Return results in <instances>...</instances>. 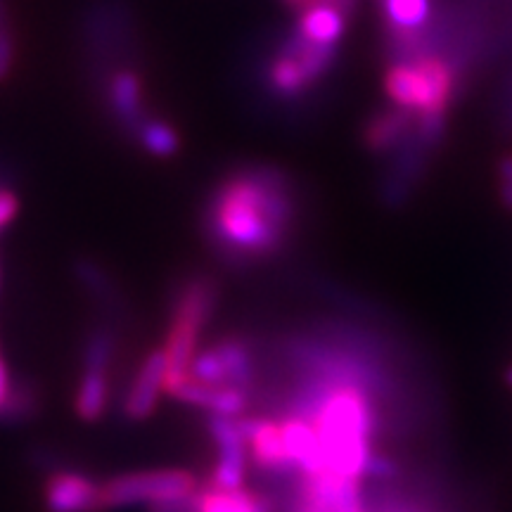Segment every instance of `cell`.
<instances>
[{
    "label": "cell",
    "mask_w": 512,
    "mask_h": 512,
    "mask_svg": "<svg viewBox=\"0 0 512 512\" xmlns=\"http://www.w3.org/2000/svg\"><path fill=\"white\" fill-rule=\"evenodd\" d=\"M12 394V387H10V373H8V366H5L3 361V354H0V413H3L5 403H8Z\"/></svg>",
    "instance_id": "29"
},
{
    "label": "cell",
    "mask_w": 512,
    "mask_h": 512,
    "mask_svg": "<svg viewBox=\"0 0 512 512\" xmlns=\"http://www.w3.org/2000/svg\"><path fill=\"white\" fill-rule=\"evenodd\" d=\"M508 384H510V387H512V368L508 370Z\"/></svg>",
    "instance_id": "33"
},
{
    "label": "cell",
    "mask_w": 512,
    "mask_h": 512,
    "mask_svg": "<svg viewBox=\"0 0 512 512\" xmlns=\"http://www.w3.org/2000/svg\"><path fill=\"white\" fill-rule=\"evenodd\" d=\"M50 512H100V486L86 475L57 472L46 484Z\"/></svg>",
    "instance_id": "8"
},
{
    "label": "cell",
    "mask_w": 512,
    "mask_h": 512,
    "mask_svg": "<svg viewBox=\"0 0 512 512\" xmlns=\"http://www.w3.org/2000/svg\"><path fill=\"white\" fill-rule=\"evenodd\" d=\"M164 373H166V358L164 351H152L140 366L136 382H133L131 392L124 401V413L131 420H145L147 415L155 411L159 394L164 392Z\"/></svg>",
    "instance_id": "10"
},
{
    "label": "cell",
    "mask_w": 512,
    "mask_h": 512,
    "mask_svg": "<svg viewBox=\"0 0 512 512\" xmlns=\"http://www.w3.org/2000/svg\"><path fill=\"white\" fill-rule=\"evenodd\" d=\"M114 354V337L110 330H95L86 344V366L110 368Z\"/></svg>",
    "instance_id": "24"
},
{
    "label": "cell",
    "mask_w": 512,
    "mask_h": 512,
    "mask_svg": "<svg viewBox=\"0 0 512 512\" xmlns=\"http://www.w3.org/2000/svg\"><path fill=\"white\" fill-rule=\"evenodd\" d=\"M200 491V489H197ZM197 491L195 494L181 496V498H171V501H162V503H152L150 512H200V503H197Z\"/></svg>",
    "instance_id": "25"
},
{
    "label": "cell",
    "mask_w": 512,
    "mask_h": 512,
    "mask_svg": "<svg viewBox=\"0 0 512 512\" xmlns=\"http://www.w3.org/2000/svg\"><path fill=\"white\" fill-rule=\"evenodd\" d=\"M271 81L280 93H299L302 88L309 86V79H306L302 67H299L297 57L290 53H285L273 62Z\"/></svg>",
    "instance_id": "22"
},
{
    "label": "cell",
    "mask_w": 512,
    "mask_h": 512,
    "mask_svg": "<svg viewBox=\"0 0 512 512\" xmlns=\"http://www.w3.org/2000/svg\"><path fill=\"white\" fill-rule=\"evenodd\" d=\"M5 27V19H3V3H0V29Z\"/></svg>",
    "instance_id": "32"
},
{
    "label": "cell",
    "mask_w": 512,
    "mask_h": 512,
    "mask_svg": "<svg viewBox=\"0 0 512 512\" xmlns=\"http://www.w3.org/2000/svg\"><path fill=\"white\" fill-rule=\"evenodd\" d=\"M107 370L110 368H95L86 366L76 392V413L81 420L95 422L105 413L107 401H110V380H107Z\"/></svg>",
    "instance_id": "14"
},
{
    "label": "cell",
    "mask_w": 512,
    "mask_h": 512,
    "mask_svg": "<svg viewBox=\"0 0 512 512\" xmlns=\"http://www.w3.org/2000/svg\"><path fill=\"white\" fill-rule=\"evenodd\" d=\"M17 207V197L8 190H0V228L8 226V223L15 219Z\"/></svg>",
    "instance_id": "28"
},
{
    "label": "cell",
    "mask_w": 512,
    "mask_h": 512,
    "mask_svg": "<svg viewBox=\"0 0 512 512\" xmlns=\"http://www.w3.org/2000/svg\"><path fill=\"white\" fill-rule=\"evenodd\" d=\"M209 432L219 446V463L214 467L209 484L228 491L242 489L247 470V441L238 425V418L211 415Z\"/></svg>",
    "instance_id": "5"
},
{
    "label": "cell",
    "mask_w": 512,
    "mask_h": 512,
    "mask_svg": "<svg viewBox=\"0 0 512 512\" xmlns=\"http://www.w3.org/2000/svg\"><path fill=\"white\" fill-rule=\"evenodd\" d=\"M297 418L309 420L320 439V475L361 479L370 458V439L377 427L375 403L366 387L316 380L294 403Z\"/></svg>",
    "instance_id": "2"
},
{
    "label": "cell",
    "mask_w": 512,
    "mask_h": 512,
    "mask_svg": "<svg viewBox=\"0 0 512 512\" xmlns=\"http://www.w3.org/2000/svg\"><path fill=\"white\" fill-rule=\"evenodd\" d=\"M200 512H273L266 496L245 489H219L214 484H200L197 491Z\"/></svg>",
    "instance_id": "13"
},
{
    "label": "cell",
    "mask_w": 512,
    "mask_h": 512,
    "mask_svg": "<svg viewBox=\"0 0 512 512\" xmlns=\"http://www.w3.org/2000/svg\"><path fill=\"white\" fill-rule=\"evenodd\" d=\"M387 93L401 110L413 114H425L430 110V86H427L425 76L418 72L415 64H396L387 74Z\"/></svg>",
    "instance_id": "12"
},
{
    "label": "cell",
    "mask_w": 512,
    "mask_h": 512,
    "mask_svg": "<svg viewBox=\"0 0 512 512\" xmlns=\"http://www.w3.org/2000/svg\"><path fill=\"white\" fill-rule=\"evenodd\" d=\"M287 458L292 470L302 472V477H316L323 472V458H320V439L309 420L290 415L280 422Z\"/></svg>",
    "instance_id": "9"
},
{
    "label": "cell",
    "mask_w": 512,
    "mask_h": 512,
    "mask_svg": "<svg viewBox=\"0 0 512 512\" xmlns=\"http://www.w3.org/2000/svg\"><path fill=\"white\" fill-rule=\"evenodd\" d=\"M223 356V363H226L228 370V382L230 387L245 389L249 382H252V356H249L247 342L242 339H223V342L216 344Z\"/></svg>",
    "instance_id": "19"
},
{
    "label": "cell",
    "mask_w": 512,
    "mask_h": 512,
    "mask_svg": "<svg viewBox=\"0 0 512 512\" xmlns=\"http://www.w3.org/2000/svg\"><path fill=\"white\" fill-rule=\"evenodd\" d=\"M216 304V287L207 278H195L178 292L174 313H171V330L166 337L164 358V392L174 394L190 377V363L197 354V342L207 325Z\"/></svg>",
    "instance_id": "3"
},
{
    "label": "cell",
    "mask_w": 512,
    "mask_h": 512,
    "mask_svg": "<svg viewBox=\"0 0 512 512\" xmlns=\"http://www.w3.org/2000/svg\"><path fill=\"white\" fill-rule=\"evenodd\" d=\"M238 425L245 434L252 460L259 470L273 472V475H290V472H294L290 458H287L283 430H280L278 422L264 418H238Z\"/></svg>",
    "instance_id": "7"
},
{
    "label": "cell",
    "mask_w": 512,
    "mask_h": 512,
    "mask_svg": "<svg viewBox=\"0 0 512 512\" xmlns=\"http://www.w3.org/2000/svg\"><path fill=\"white\" fill-rule=\"evenodd\" d=\"M411 114L413 112L408 110H399L375 117L366 128V143L373 150H389L406 133L408 124H411Z\"/></svg>",
    "instance_id": "17"
},
{
    "label": "cell",
    "mask_w": 512,
    "mask_h": 512,
    "mask_svg": "<svg viewBox=\"0 0 512 512\" xmlns=\"http://www.w3.org/2000/svg\"><path fill=\"white\" fill-rule=\"evenodd\" d=\"M287 53L297 57L299 67H302V72L306 79H309V83L313 79H318V76L330 67L332 57H335V50H332V46H318V43H309L299 36L294 38V43Z\"/></svg>",
    "instance_id": "20"
},
{
    "label": "cell",
    "mask_w": 512,
    "mask_h": 512,
    "mask_svg": "<svg viewBox=\"0 0 512 512\" xmlns=\"http://www.w3.org/2000/svg\"><path fill=\"white\" fill-rule=\"evenodd\" d=\"M200 489L192 472L185 470H152L136 475L114 477L100 486V512L136 503H162L171 498L195 494Z\"/></svg>",
    "instance_id": "4"
},
{
    "label": "cell",
    "mask_w": 512,
    "mask_h": 512,
    "mask_svg": "<svg viewBox=\"0 0 512 512\" xmlns=\"http://www.w3.org/2000/svg\"><path fill=\"white\" fill-rule=\"evenodd\" d=\"M394 472H396V465L387 456H375V453H370V458L366 463V472H363V475L380 479V477H392Z\"/></svg>",
    "instance_id": "26"
},
{
    "label": "cell",
    "mask_w": 512,
    "mask_h": 512,
    "mask_svg": "<svg viewBox=\"0 0 512 512\" xmlns=\"http://www.w3.org/2000/svg\"><path fill=\"white\" fill-rule=\"evenodd\" d=\"M290 221V192L271 171L228 178L209 209L211 240L233 259H261L283 247Z\"/></svg>",
    "instance_id": "1"
},
{
    "label": "cell",
    "mask_w": 512,
    "mask_h": 512,
    "mask_svg": "<svg viewBox=\"0 0 512 512\" xmlns=\"http://www.w3.org/2000/svg\"><path fill=\"white\" fill-rule=\"evenodd\" d=\"M344 31L342 12L325 8V5H311L304 10L302 24H299V38L318 46H332Z\"/></svg>",
    "instance_id": "15"
},
{
    "label": "cell",
    "mask_w": 512,
    "mask_h": 512,
    "mask_svg": "<svg viewBox=\"0 0 512 512\" xmlns=\"http://www.w3.org/2000/svg\"><path fill=\"white\" fill-rule=\"evenodd\" d=\"M292 512H363L356 479L337 475L304 477Z\"/></svg>",
    "instance_id": "6"
},
{
    "label": "cell",
    "mask_w": 512,
    "mask_h": 512,
    "mask_svg": "<svg viewBox=\"0 0 512 512\" xmlns=\"http://www.w3.org/2000/svg\"><path fill=\"white\" fill-rule=\"evenodd\" d=\"M140 79L133 72H119L112 79V107L121 121L133 124L140 117Z\"/></svg>",
    "instance_id": "18"
},
{
    "label": "cell",
    "mask_w": 512,
    "mask_h": 512,
    "mask_svg": "<svg viewBox=\"0 0 512 512\" xmlns=\"http://www.w3.org/2000/svg\"><path fill=\"white\" fill-rule=\"evenodd\" d=\"M140 140L152 155L171 157L178 150V136L171 126L162 124V121H147L140 126Z\"/></svg>",
    "instance_id": "23"
},
{
    "label": "cell",
    "mask_w": 512,
    "mask_h": 512,
    "mask_svg": "<svg viewBox=\"0 0 512 512\" xmlns=\"http://www.w3.org/2000/svg\"><path fill=\"white\" fill-rule=\"evenodd\" d=\"M501 178H503V202L512 207V159H505L501 164Z\"/></svg>",
    "instance_id": "30"
},
{
    "label": "cell",
    "mask_w": 512,
    "mask_h": 512,
    "mask_svg": "<svg viewBox=\"0 0 512 512\" xmlns=\"http://www.w3.org/2000/svg\"><path fill=\"white\" fill-rule=\"evenodd\" d=\"M10 64H12V38L8 29H0V81L5 79L10 72Z\"/></svg>",
    "instance_id": "27"
},
{
    "label": "cell",
    "mask_w": 512,
    "mask_h": 512,
    "mask_svg": "<svg viewBox=\"0 0 512 512\" xmlns=\"http://www.w3.org/2000/svg\"><path fill=\"white\" fill-rule=\"evenodd\" d=\"M171 396L178 401L192 403V406H200L211 415H223V418H240L247 408L245 389L211 387V384L195 382L192 377H188Z\"/></svg>",
    "instance_id": "11"
},
{
    "label": "cell",
    "mask_w": 512,
    "mask_h": 512,
    "mask_svg": "<svg viewBox=\"0 0 512 512\" xmlns=\"http://www.w3.org/2000/svg\"><path fill=\"white\" fill-rule=\"evenodd\" d=\"M418 67V72L425 76L427 86H430V110L425 114H441L444 117L448 100L453 95V72L451 67L439 57H420L413 62Z\"/></svg>",
    "instance_id": "16"
},
{
    "label": "cell",
    "mask_w": 512,
    "mask_h": 512,
    "mask_svg": "<svg viewBox=\"0 0 512 512\" xmlns=\"http://www.w3.org/2000/svg\"><path fill=\"white\" fill-rule=\"evenodd\" d=\"M384 5H387L389 19L399 31L418 29L430 10L427 0H384Z\"/></svg>",
    "instance_id": "21"
},
{
    "label": "cell",
    "mask_w": 512,
    "mask_h": 512,
    "mask_svg": "<svg viewBox=\"0 0 512 512\" xmlns=\"http://www.w3.org/2000/svg\"><path fill=\"white\" fill-rule=\"evenodd\" d=\"M287 5H292V8H299V10H306L309 8V3L311 0H285Z\"/></svg>",
    "instance_id": "31"
}]
</instances>
